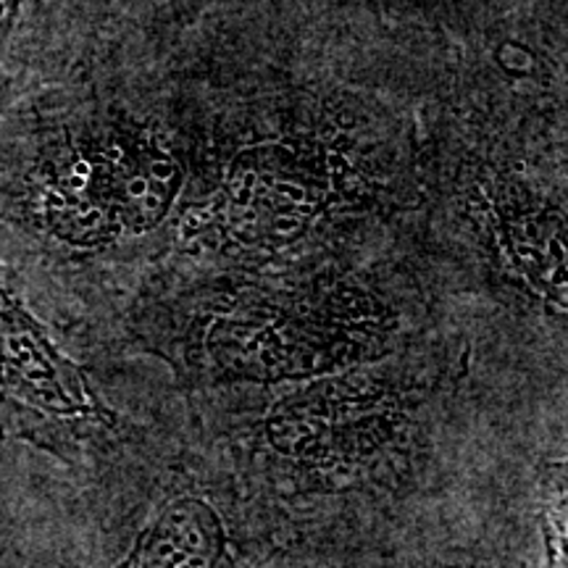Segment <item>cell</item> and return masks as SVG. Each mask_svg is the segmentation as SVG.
Here are the masks:
<instances>
[{
	"instance_id": "1",
	"label": "cell",
	"mask_w": 568,
	"mask_h": 568,
	"mask_svg": "<svg viewBox=\"0 0 568 568\" xmlns=\"http://www.w3.org/2000/svg\"><path fill=\"white\" fill-rule=\"evenodd\" d=\"M379 329V305L353 282L216 284L193 305L184 343L222 376L280 382L351 364Z\"/></svg>"
},
{
	"instance_id": "2",
	"label": "cell",
	"mask_w": 568,
	"mask_h": 568,
	"mask_svg": "<svg viewBox=\"0 0 568 568\" xmlns=\"http://www.w3.org/2000/svg\"><path fill=\"white\" fill-rule=\"evenodd\" d=\"M180 153L151 126L105 122L67 138L40 174L48 230L77 247L153 232L180 201Z\"/></svg>"
},
{
	"instance_id": "3",
	"label": "cell",
	"mask_w": 568,
	"mask_h": 568,
	"mask_svg": "<svg viewBox=\"0 0 568 568\" xmlns=\"http://www.w3.org/2000/svg\"><path fill=\"white\" fill-rule=\"evenodd\" d=\"M353 180L351 163L324 140L255 142L226 161L216 190L187 213V234L224 251H284L347 201Z\"/></svg>"
},
{
	"instance_id": "4",
	"label": "cell",
	"mask_w": 568,
	"mask_h": 568,
	"mask_svg": "<svg viewBox=\"0 0 568 568\" xmlns=\"http://www.w3.org/2000/svg\"><path fill=\"white\" fill-rule=\"evenodd\" d=\"M0 406L38 418L103 424L109 410L84 374L51 343L0 266Z\"/></svg>"
},
{
	"instance_id": "5",
	"label": "cell",
	"mask_w": 568,
	"mask_h": 568,
	"mask_svg": "<svg viewBox=\"0 0 568 568\" xmlns=\"http://www.w3.org/2000/svg\"><path fill=\"white\" fill-rule=\"evenodd\" d=\"M224 524L203 497H174L134 539L130 556L113 568H222Z\"/></svg>"
},
{
	"instance_id": "6",
	"label": "cell",
	"mask_w": 568,
	"mask_h": 568,
	"mask_svg": "<svg viewBox=\"0 0 568 568\" xmlns=\"http://www.w3.org/2000/svg\"><path fill=\"white\" fill-rule=\"evenodd\" d=\"M19 3H21V0H0V48L6 45V40H9V34L13 30V24H17Z\"/></svg>"
}]
</instances>
